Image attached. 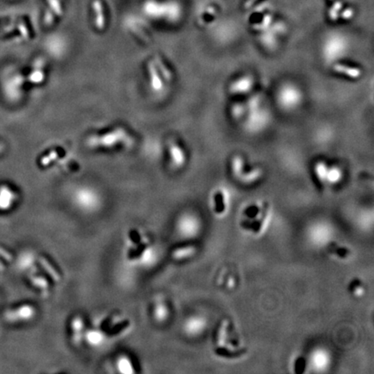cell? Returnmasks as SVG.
<instances>
[{"instance_id": "23", "label": "cell", "mask_w": 374, "mask_h": 374, "mask_svg": "<svg viewBox=\"0 0 374 374\" xmlns=\"http://www.w3.org/2000/svg\"><path fill=\"white\" fill-rule=\"evenodd\" d=\"M119 366L122 372L126 373H131L133 372V366L130 364L129 360L127 358H122L119 362Z\"/></svg>"}, {"instance_id": "27", "label": "cell", "mask_w": 374, "mask_h": 374, "mask_svg": "<svg viewBox=\"0 0 374 374\" xmlns=\"http://www.w3.org/2000/svg\"><path fill=\"white\" fill-rule=\"evenodd\" d=\"M235 278L233 277V276H228L227 278H226V286L228 288H234L235 287Z\"/></svg>"}, {"instance_id": "16", "label": "cell", "mask_w": 374, "mask_h": 374, "mask_svg": "<svg viewBox=\"0 0 374 374\" xmlns=\"http://www.w3.org/2000/svg\"><path fill=\"white\" fill-rule=\"evenodd\" d=\"M15 313H11L10 316H19V320H27L33 315L32 308L29 306H24L20 308L19 310L14 311Z\"/></svg>"}, {"instance_id": "4", "label": "cell", "mask_w": 374, "mask_h": 374, "mask_svg": "<svg viewBox=\"0 0 374 374\" xmlns=\"http://www.w3.org/2000/svg\"><path fill=\"white\" fill-rule=\"evenodd\" d=\"M330 364V356L327 351L316 349L310 356V365L316 371H325Z\"/></svg>"}, {"instance_id": "11", "label": "cell", "mask_w": 374, "mask_h": 374, "mask_svg": "<svg viewBox=\"0 0 374 374\" xmlns=\"http://www.w3.org/2000/svg\"><path fill=\"white\" fill-rule=\"evenodd\" d=\"M170 152L173 163L175 166L180 167V166H182L185 163V161H186L185 154L179 145L175 143H172L170 145Z\"/></svg>"}, {"instance_id": "15", "label": "cell", "mask_w": 374, "mask_h": 374, "mask_svg": "<svg viewBox=\"0 0 374 374\" xmlns=\"http://www.w3.org/2000/svg\"><path fill=\"white\" fill-rule=\"evenodd\" d=\"M294 372L297 374L304 373L308 367V360L303 356H298L294 360Z\"/></svg>"}, {"instance_id": "32", "label": "cell", "mask_w": 374, "mask_h": 374, "mask_svg": "<svg viewBox=\"0 0 374 374\" xmlns=\"http://www.w3.org/2000/svg\"><path fill=\"white\" fill-rule=\"evenodd\" d=\"M257 0H248L247 2L245 3V8H249V7H251L252 5H253L255 2H256Z\"/></svg>"}, {"instance_id": "19", "label": "cell", "mask_w": 374, "mask_h": 374, "mask_svg": "<svg viewBox=\"0 0 374 374\" xmlns=\"http://www.w3.org/2000/svg\"><path fill=\"white\" fill-rule=\"evenodd\" d=\"M43 79H44V74H43V68H41V63H39L30 74V81L35 84H39L41 82H43Z\"/></svg>"}, {"instance_id": "26", "label": "cell", "mask_w": 374, "mask_h": 374, "mask_svg": "<svg viewBox=\"0 0 374 374\" xmlns=\"http://www.w3.org/2000/svg\"><path fill=\"white\" fill-rule=\"evenodd\" d=\"M41 262H42V263H43V267H44V268L47 269V271H48V272L50 273V275L52 276L53 278L58 280L59 275L58 274H57V272H56V270H54V269H53L52 267L50 266V264L47 263L45 260L43 259L42 260V261H41Z\"/></svg>"}, {"instance_id": "17", "label": "cell", "mask_w": 374, "mask_h": 374, "mask_svg": "<svg viewBox=\"0 0 374 374\" xmlns=\"http://www.w3.org/2000/svg\"><path fill=\"white\" fill-rule=\"evenodd\" d=\"M262 174H263L262 170L260 168H257V169H254V170L251 171L250 173L242 174L240 178H241L243 182L253 183L256 180H258L260 177L262 176Z\"/></svg>"}, {"instance_id": "18", "label": "cell", "mask_w": 374, "mask_h": 374, "mask_svg": "<svg viewBox=\"0 0 374 374\" xmlns=\"http://www.w3.org/2000/svg\"><path fill=\"white\" fill-rule=\"evenodd\" d=\"M316 176L318 180L322 183L327 181V174H328V168L325 165L324 162H320L317 163L316 167Z\"/></svg>"}, {"instance_id": "21", "label": "cell", "mask_w": 374, "mask_h": 374, "mask_svg": "<svg viewBox=\"0 0 374 374\" xmlns=\"http://www.w3.org/2000/svg\"><path fill=\"white\" fill-rule=\"evenodd\" d=\"M341 177H342V174H341V172L339 169H337V168L333 169L332 168L331 170L328 171L327 180H328V182L334 184V183L339 182L341 179Z\"/></svg>"}, {"instance_id": "24", "label": "cell", "mask_w": 374, "mask_h": 374, "mask_svg": "<svg viewBox=\"0 0 374 374\" xmlns=\"http://www.w3.org/2000/svg\"><path fill=\"white\" fill-rule=\"evenodd\" d=\"M58 157V153L56 151L50 152L49 155H47L46 156H44L42 160H41V164L43 166H47V165L51 163L53 161H55L56 158Z\"/></svg>"}, {"instance_id": "9", "label": "cell", "mask_w": 374, "mask_h": 374, "mask_svg": "<svg viewBox=\"0 0 374 374\" xmlns=\"http://www.w3.org/2000/svg\"><path fill=\"white\" fill-rule=\"evenodd\" d=\"M348 291L353 296L357 298L362 297L365 294V283L362 281L361 279H352L348 284Z\"/></svg>"}, {"instance_id": "12", "label": "cell", "mask_w": 374, "mask_h": 374, "mask_svg": "<svg viewBox=\"0 0 374 374\" xmlns=\"http://www.w3.org/2000/svg\"><path fill=\"white\" fill-rule=\"evenodd\" d=\"M196 251H197L196 246L187 245V246L177 249L176 251L173 253V257L178 260L186 259L193 256L196 253Z\"/></svg>"}, {"instance_id": "13", "label": "cell", "mask_w": 374, "mask_h": 374, "mask_svg": "<svg viewBox=\"0 0 374 374\" xmlns=\"http://www.w3.org/2000/svg\"><path fill=\"white\" fill-rule=\"evenodd\" d=\"M94 11L96 13V24L97 28L102 30L105 26V17L103 14L102 5L100 0H95L93 3Z\"/></svg>"}, {"instance_id": "14", "label": "cell", "mask_w": 374, "mask_h": 374, "mask_svg": "<svg viewBox=\"0 0 374 374\" xmlns=\"http://www.w3.org/2000/svg\"><path fill=\"white\" fill-rule=\"evenodd\" d=\"M149 72L151 76L152 88L156 91H159L162 89V82H161L158 70L155 66L154 62H149Z\"/></svg>"}, {"instance_id": "22", "label": "cell", "mask_w": 374, "mask_h": 374, "mask_svg": "<svg viewBox=\"0 0 374 374\" xmlns=\"http://www.w3.org/2000/svg\"><path fill=\"white\" fill-rule=\"evenodd\" d=\"M155 61H156V62L158 63L160 69H161V73L163 74L165 79L167 81H170L171 78H172V74H171V72L168 70V68H166L164 62H162L161 57L156 56V57H155Z\"/></svg>"}, {"instance_id": "31", "label": "cell", "mask_w": 374, "mask_h": 374, "mask_svg": "<svg viewBox=\"0 0 374 374\" xmlns=\"http://www.w3.org/2000/svg\"><path fill=\"white\" fill-rule=\"evenodd\" d=\"M53 21V18L51 14L50 13H47L46 17H45V23L47 25H51V23Z\"/></svg>"}, {"instance_id": "28", "label": "cell", "mask_w": 374, "mask_h": 374, "mask_svg": "<svg viewBox=\"0 0 374 374\" xmlns=\"http://www.w3.org/2000/svg\"><path fill=\"white\" fill-rule=\"evenodd\" d=\"M167 310H166V308L163 306H160V309L159 310H157V316H158L159 318H164V317H166V316H167V312H166Z\"/></svg>"}, {"instance_id": "2", "label": "cell", "mask_w": 374, "mask_h": 374, "mask_svg": "<svg viewBox=\"0 0 374 374\" xmlns=\"http://www.w3.org/2000/svg\"><path fill=\"white\" fill-rule=\"evenodd\" d=\"M310 238L315 244L328 245L331 241L332 229L325 223H317L310 230Z\"/></svg>"}, {"instance_id": "7", "label": "cell", "mask_w": 374, "mask_h": 374, "mask_svg": "<svg viewBox=\"0 0 374 374\" xmlns=\"http://www.w3.org/2000/svg\"><path fill=\"white\" fill-rule=\"evenodd\" d=\"M16 193L7 186H0V210H8L13 206Z\"/></svg>"}, {"instance_id": "10", "label": "cell", "mask_w": 374, "mask_h": 374, "mask_svg": "<svg viewBox=\"0 0 374 374\" xmlns=\"http://www.w3.org/2000/svg\"><path fill=\"white\" fill-rule=\"evenodd\" d=\"M334 70L340 74H346L350 78H359L362 74V71L359 68H352L343 64L334 65Z\"/></svg>"}, {"instance_id": "25", "label": "cell", "mask_w": 374, "mask_h": 374, "mask_svg": "<svg viewBox=\"0 0 374 374\" xmlns=\"http://www.w3.org/2000/svg\"><path fill=\"white\" fill-rule=\"evenodd\" d=\"M47 1H48V3L50 4V7L55 11V13L57 15H62V7H61V5H60V2H59L58 0H47Z\"/></svg>"}, {"instance_id": "5", "label": "cell", "mask_w": 374, "mask_h": 374, "mask_svg": "<svg viewBox=\"0 0 374 374\" xmlns=\"http://www.w3.org/2000/svg\"><path fill=\"white\" fill-rule=\"evenodd\" d=\"M327 245L328 254L336 259L345 261L349 259L350 257L353 256V251L346 245L334 241L329 242Z\"/></svg>"}, {"instance_id": "3", "label": "cell", "mask_w": 374, "mask_h": 374, "mask_svg": "<svg viewBox=\"0 0 374 374\" xmlns=\"http://www.w3.org/2000/svg\"><path fill=\"white\" fill-rule=\"evenodd\" d=\"M213 212L217 216H226L229 210V196L226 191L221 190L214 194L213 196Z\"/></svg>"}, {"instance_id": "20", "label": "cell", "mask_w": 374, "mask_h": 374, "mask_svg": "<svg viewBox=\"0 0 374 374\" xmlns=\"http://www.w3.org/2000/svg\"><path fill=\"white\" fill-rule=\"evenodd\" d=\"M243 165H244V161L242 160L241 157H235L233 161H232V170L233 173L235 174L236 176L239 177L241 176L242 172H243Z\"/></svg>"}, {"instance_id": "8", "label": "cell", "mask_w": 374, "mask_h": 374, "mask_svg": "<svg viewBox=\"0 0 374 374\" xmlns=\"http://www.w3.org/2000/svg\"><path fill=\"white\" fill-rule=\"evenodd\" d=\"M205 327H206V320L200 316H195L190 319L188 322H186L185 328L188 334L196 335L204 331Z\"/></svg>"}, {"instance_id": "30", "label": "cell", "mask_w": 374, "mask_h": 374, "mask_svg": "<svg viewBox=\"0 0 374 374\" xmlns=\"http://www.w3.org/2000/svg\"><path fill=\"white\" fill-rule=\"evenodd\" d=\"M352 16H353V11L349 9L344 12L343 14H342V18H343V19H350Z\"/></svg>"}, {"instance_id": "6", "label": "cell", "mask_w": 374, "mask_h": 374, "mask_svg": "<svg viewBox=\"0 0 374 374\" xmlns=\"http://www.w3.org/2000/svg\"><path fill=\"white\" fill-rule=\"evenodd\" d=\"M180 230L186 237H193L199 230V223L193 216H186L180 223Z\"/></svg>"}, {"instance_id": "29", "label": "cell", "mask_w": 374, "mask_h": 374, "mask_svg": "<svg viewBox=\"0 0 374 374\" xmlns=\"http://www.w3.org/2000/svg\"><path fill=\"white\" fill-rule=\"evenodd\" d=\"M19 29H20V31H21L22 35L24 36V37L25 38H28L29 32L26 30V28H25V25H23V24H20L19 25Z\"/></svg>"}, {"instance_id": "33", "label": "cell", "mask_w": 374, "mask_h": 374, "mask_svg": "<svg viewBox=\"0 0 374 374\" xmlns=\"http://www.w3.org/2000/svg\"><path fill=\"white\" fill-rule=\"evenodd\" d=\"M2 150H3V145L0 144V152L2 151Z\"/></svg>"}, {"instance_id": "1", "label": "cell", "mask_w": 374, "mask_h": 374, "mask_svg": "<svg viewBox=\"0 0 374 374\" xmlns=\"http://www.w3.org/2000/svg\"><path fill=\"white\" fill-rule=\"evenodd\" d=\"M271 216L272 211L269 204H251L242 212L240 226L245 232L259 237L263 235L269 228Z\"/></svg>"}]
</instances>
